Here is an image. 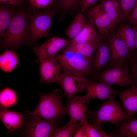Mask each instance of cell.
I'll return each instance as SVG.
<instances>
[{"mask_svg": "<svg viewBox=\"0 0 137 137\" xmlns=\"http://www.w3.org/2000/svg\"><path fill=\"white\" fill-rule=\"evenodd\" d=\"M32 11L28 3L25 2L22 7L18 8L1 42L2 49L17 52L23 45L32 44L29 31Z\"/></svg>", "mask_w": 137, "mask_h": 137, "instance_id": "cell-1", "label": "cell"}, {"mask_svg": "<svg viewBox=\"0 0 137 137\" xmlns=\"http://www.w3.org/2000/svg\"><path fill=\"white\" fill-rule=\"evenodd\" d=\"M40 96L39 104L32 114L47 121L55 122L67 114V108L62 104L61 99L64 95L58 89L53 92L43 94L38 92Z\"/></svg>", "mask_w": 137, "mask_h": 137, "instance_id": "cell-2", "label": "cell"}, {"mask_svg": "<svg viewBox=\"0 0 137 137\" xmlns=\"http://www.w3.org/2000/svg\"><path fill=\"white\" fill-rule=\"evenodd\" d=\"M25 112L22 127L17 131H13L8 135L27 137H51L60 122V121L53 122L47 121L30 112Z\"/></svg>", "mask_w": 137, "mask_h": 137, "instance_id": "cell-3", "label": "cell"}, {"mask_svg": "<svg viewBox=\"0 0 137 137\" xmlns=\"http://www.w3.org/2000/svg\"><path fill=\"white\" fill-rule=\"evenodd\" d=\"M55 57L63 72L85 76L94 71L93 58L85 57L67 47Z\"/></svg>", "mask_w": 137, "mask_h": 137, "instance_id": "cell-4", "label": "cell"}, {"mask_svg": "<svg viewBox=\"0 0 137 137\" xmlns=\"http://www.w3.org/2000/svg\"><path fill=\"white\" fill-rule=\"evenodd\" d=\"M59 12V9L56 8L32 11L29 22V35L32 44L48 36L53 20Z\"/></svg>", "mask_w": 137, "mask_h": 137, "instance_id": "cell-5", "label": "cell"}, {"mask_svg": "<svg viewBox=\"0 0 137 137\" xmlns=\"http://www.w3.org/2000/svg\"><path fill=\"white\" fill-rule=\"evenodd\" d=\"M114 95L102 104L97 111L92 112L91 115L87 116L91 123L101 125L103 123L108 122L117 124L131 119L124 111Z\"/></svg>", "mask_w": 137, "mask_h": 137, "instance_id": "cell-6", "label": "cell"}, {"mask_svg": "<svg viewBox=\"0 0 137 137\" xmlns=\"http://www.w3.org/2000/svg\"><path fill=\"white\" fill-rule=\"evenodd\" d=\"M127 61L120 64L110 66L97 74L96 78L110 85L124 87L133 85Z\"/></svg>", "mask_w": 137, "mask_h": 137, "instance_id": "cell-7", "label": "cell"}, {"mask_svg": "<svg viewBox=\"0 0 137 137\" xmlns=\"http://www.w3.org/2000/svg\"><path fill=\"white\" fill-rule=\"evenodd\" d=\"M93 81L85 76L63 72L61 73L56 83L61 87L64 96L70 100L77 93H82L86 90Z\"/></svg>", "mask_w": 137, "mask_h": 137, "instance_id": "cell-8", "label": "cell"}, {"mask_svg": "<svg viewBox=\"0 0 137 137\" xmlns=\"http://www.w3.org/2000/svg\"><path fill=\"white\" fill-rule=\"evenodd\" d=\"M84 12L85 16L93 21L102 38H108L112 33V21L102 5L99 4L87 9Z\"/></svg>", "mask_w": 137, "mask_h": 137, "instance_id": "cell-9", "label": "cell"}, {"mask_svg": "<svg viewBox=\"0 0 137 137\" xmlns=\"http://www.w3.org/2000/svg\"><path fill=\"white\" fill-rule=\"evenodd\" d=\"M71 43V40L54 37L39 46L33 48L34 53L37 56V61L40 63L45 60L55 57L60 51Z\"/></svg>", "mask_w": 137, "mask_h": 137, "instance_id": "cell-10", "label": "cell"}, {"mask_svg": "<svg viewBox=\"0 0 137 137\" xmlns=\"http://www.w3.org/2000/svg\"><path fill=\"white\" fill-rule=\"evenodd\" d=\"M110 52L109 66L122 63L128 59L130 50L127 45L114 33L107 39Z\"/></svg>", "mask_w": 137, "mask_h": 137, "instance_id": "cell-11", "label": "cell"}, {"mask_svg": "<svg viewBox=\"0 0 137 137\" xmlns=\"http://www.w3.org/2000/svg\"><path fill=\"white\" fill-rule=\"evenodd\" d=\"M90 99L86 94L78 96L77 94L68 100L66 108L70 120L74 123L79 121L83 123L87 119V107Z\"/></svg>", "mask_w": 137, "mask_h": 137, "instance_id": "cell-12", "label": "cell"}, {"mask_svg": "<svg viewBox=\"0 0 137 137\" xmlns=\"http://www.w3.org/2000/svg\"><path fill=\"white\" fill-rule=\"evenodd\" d=\"M40 63V83H56L62 68L55 57L47 59Z\"/></svg>", "mask_w": 137, "mask_h": 137, "instance_id": "cell-13", "label": "cell"}, {"mask_svg": "<svg viewBox=\"0 0 137 137\" xmlns=\"http://www.w3.org/2000/svg\"><path fill=\"white\" fill-rule=\"evenodd\" d=\"M122 103L127 115L131 119L137 114V86H131L120 92L116 93Z\"/></svg>", "mask_w": 137, "mask_h": 137, "instance_id": "cell-14", "label": "cell"}, {"mask_svg": "<svg viewBox=\"0 0 137 137\" xmlns=\"http://www.w3.org/2000/svg\"><path fill=\"white\" fill-rule=\"evenodd\" d=\"M24 115L18 112L9 110L0 106V118L8 129V134L21 128L23 126Z\"/></svg>", "mask_w": 137, "mask_h": 137, "instance_id": "cell-15", "label": "cell"}, {"mask_svg": "<svg viewBox=\"0 0 137 137\" xmlns=\"http://www.w3.org/2000/svg\"><path fill=\"white\" fill-rule=\"evenodd\" d=\"M86 94L89 98L100 100L108 99L116 92L110 85L104 82L93 81L86 90Z\"/></svg>", "mask_w": 137, "mask_h": 137, "instance_id": "cell-16", "label": "cell"}, {"mask_svg": "<svg viewBox=\"0 0 137 137\" xmlns=\"http://www.w3.org/2000/svg\"><path fill=\"white\" fill-rule=\"evenodd\" d=\"M94 71L97 74L109 64L110 52L107 39H104L100 43L93 57Z\"/></svg>", "mask_w": 137, "mask_h": 137, "instance_id": "cell-17", "label": "cell"}, {"mask_svg": "<svg viewBox=\"0 0 137 137\" xmlns=\"http://www.w3.org/2000/svg\"><path fill=\"white\" fill-rule=\"evenodd\" d=\"M112 21V33L116 26L124 20L122 9L118 0H100V3Z\"/></svg>", "mask_w": 137, "mask_h": 137, "instance_id": "cell-18", "label": "cell"}, {"mask_svg": "<svg viewBox=\"0 0 137 137\" xmlns=\"http://www.w3.org/2000/svg\"><path fill=\"white\" fill-rule=\"evenodd\" d=\"M104 39L97 31L93 21L89 20L80 33L75 38L71 40V44L83 43Z\"/></svg>", "mask_w": 137, "mask_h": 137, "instance_id": "cell-19", "label": "cell"}, {"mask_svg": "<svg viewBox=\"0 0 137 137\" xmlns=\"http://www.w3.org/2000/svg\"><path fill=\"white\" fill-rule=\"evenodd\" d=\"M18 7L0 3L1 42L8 30Z\"/></svg>", "mask_w": 137, "mask_h": 137, "instance_id": "cell-20", "label": "cell"}, {"mask_svg": "<svg viewBox=\"0 0 137 137\" xmlns=\"http://www.w3.org/2000/svg\"><path fill=\"white\" fill-rule=\"evenodd\" d=\"M114 33L127 45L130 51L135 49V33L131 25L128 23H121Z\"/></svg>", "mask_w": 137, "mask_h": 137, "instance_id": "cell-21", "label": "cell"}, {"mask_svg": "<svg viewBox=\"0 0 137 137\" xmlns=\"http://www.w3.org/2000/svg\"><path fill=\"white\" fill-rule=\"evenodd\" d=\"M104 39L83 43L71 44L67 47L85 57L93 58L99 45Z\"/></svg>", "mask_w": 137, "mask_h": 137, "instance_id": "cell-22", "label": "cell"}, {"mask_svg": "<svg viewBox=\"0 0 137 137\" xmlns=\"http://www.w3.org/2000/svg\"><path fill=\"white\" fill-rule=\"evenodd\" d=\"M84 14L78 12L71 24L65 31L66 34L71 40H72L82 31L87 23Z\"/></svg>", "mask_w": 137, "mask_h": 137, "instance_id": "cell-23", "label": "cell"}, {"mask_svg": "<svg viewBox=\"0 0 137 137\" xmlns=\"http://www.w3.org/2000/svg\"><path fill=\"white\" fill-rule=\"evenodd\" d=\"M18 62V58L12 50H6L0 56V68L5 72H11L16 67Z\"/></svg>", "mask_w": 137, "mask_h": 137, "instance_id": "cell-24", "label": "cell"}, {"mask_svg": "<svg viewBox=\"0 0 137 137\" xmlns=\"http://www.w3.org/2000/svg\"><path fill=\"white\" fill-rule=\"evenodd\" d=\"M116 134L117 137H137V118L123 123L118 127Z\"/></svg>", "mask_w": 137, "mask_h": 137, "instance_id": "cell-25", "label": "cell"}, {"mask_svg": "<svg viewBox=\"0 0 137 137\" xmlns=\"http://www.w3.org/2000/svg\"><path fill=\"white\" fill-rule=\"evenodd\" d=\"M82 123L79 122L78 123L70 120L64 126L56 128L53 133L52 137H74L76 131Z\"/></svg>", "mask_w": 137, "mask_h": 137, "instance_id": "cell-26", "label": "cell"}, {"mask_svg": "<svg viewBox=\"0 0 137 137\" xmlns=\"http://www.w3.org/2000/svg\"><path fill=\"white\" fill-rule=\"evenodd\" d=\"M32 11L45 10L53 8H58L57 0H25Z\"/></svg>", "mask_w": 137, "mask_h": 137, "instance_id": "cell-27", "label": "cell"}, {"mask_svg": "<svg viewBox=\"0 0 137 137\" xmlns=\"http://www.w3.org/2000/svg\"><path fill=\"white\" fill-rule=\"evenodd\" d=\"M86 137H116L115 134L112 135L106 133L102 129L101 125L90 124L87 119L84 122Z\"/></svg>", "mask_w": 137, "mask_h": 137, "instance_id": "cell-28", "label": "cell"}, {"mask_svg": "<svg viewBox=\"0 0 137 137\" xmlns=\"http://www.w3.org/2000/svg\"><path fill=\"white\" fill-rule=\"evenodd\" d=\"M16 100L15 92L9 88H5L0 92V106L7 108L16 104Z\"/></svg>", "mask_w": 137, "mask_h": 137, "instance_id": "cell-29", "label": "cell"}, {"mask_svg": "<svg viewBox=\"0 0 137 137\" xmlns=\"http://www.w3.org/2000/svg\"><path fill=\"white\" fill-rule=\"evenodd\" d=\"M58 9L64 12L77 10L80 8L81 0H57Z\"/></svg>", "mask_w": 137, "mask_h": 137, "instance_id": "cell-30", "label": "cell"}, {"mask_svg": "<svg viewBox=\"0 0 137 137\" xmlns=\"http://www.w3.org/2000/svg\"><path fill=\"white\" fill-rule=\"evenodd\" d=\"M129 60L130 69V75L132 79L133 85L137 86V50H131Z\"/></svg>", "mask_w": 137, "mask_h": 137, "instance_id": "cell-31", "label": "cell"}, {"mask_svg": "<svg viewBox=\"0 0 137 137\" xmlns=\"http://www.w3.org/2000/svg\"><path fill=\"white\" fill-rule=\"evenodd\" d=\"M121 6L124 20L127 19L137 0H118Z\"/></svg>", "mask_w": 137, "mask_h": 137, "instance_id": "cell-32", "label": "cell"}, {"mask_svg": "<svg viewBox=\"0 0 137 137\" xmlns=\"http://www.w3.org/2000/svg\"><path fill=\"white\" fill-rule=\"evenodd\" d=\"M127 19L128 24L131 26L137 25V0Z\"/></svg>", "mask_w": 137, "mask_h": 137, "instance_id": "cell-33", "label": "cell"}, {"mask_svg": "<svg viewBox=\"0 0 137 137\" xmlns=\"http://www.w3.org/2000/svg\"><path fill=\"white\" fill-rule=\"evenodd\" d=\"M98 0H81L80 8L81 12H84L87 9L93 7Z\"/></svg>", "mask_w": 137, "mask_h": 137, "instance_id": "cell-34", "label": "cell"}, {"mask_svg": "<svg viewBox=\"0 0 137 137\" xmlns=\"http://www.w3.org/2000/svg\"><path fill=\"white\" fill-rule=\"evenodd\" d=\"M25 2L20 0H0V3L18 8L22 7Z\"/></svg>", "mask_w": 137, "mask_h": 137, "instance_id": "cell-35", "label": "cell"}, {"mask_svg": "<svg viewBox=\"0 0 137 137\" xmlns=\"http://www.w3.org/2000/svg\"><path fill=\"white\" fill-rule=\"evenodd\" d=\"M85 121L82 123L81 125L77 129L74 137H86L85 128L84 123Z\"/></svg>", "mask_w": 137, "mask_h": 137, "instance_id": "cell-36", "label": "cell"}, {"mask_svg": "<svg viewBox=\"0 0 137 137\" xmlns=\"http://www.w3.org/2000/svg\"><path fill=\"white\" fill-rule=\"evenodd\" d=\"M133 26V28L134 31L135 36V49L137 50V25Z\"/></svg>", "mask_w": 137, "mask_h": 137, "instance_id": "cell-37", "label": "cell"}, {"mask_svg": "<svg viewBox=\"0 0 137 137\" xmlns=\"http://www.w3.org/2000/svg\"><path fill=\"white\" fill-rule=\"evenodd\" d=\"M21 0L22 1H25V0Z\"/></svg>", "mask_w": 137, "mask_h": 137, "instance_id": "cell-38", "label": "cell"}]
</instances>
